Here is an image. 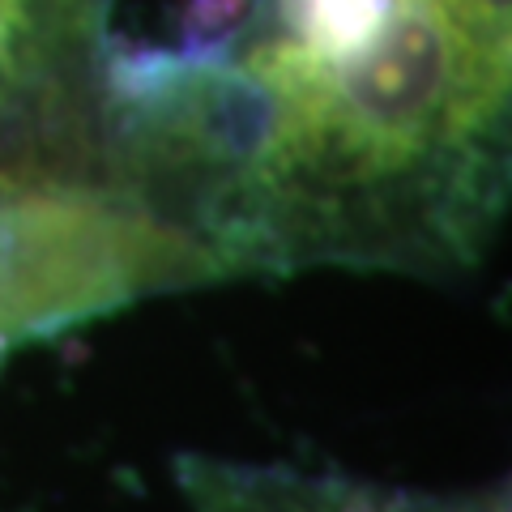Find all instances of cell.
<instances>
[{"label":"cell","instance_id":"1","mask_svg":"<svg viewBox=\"0 0 512 512\" xmlns=\"http://www.w3.org/2000/svg\"><path fill=\"white\" fill-rule=\"evenodd\" d=\"M504 0H389L359 43L282 35L235 69L239 154L205 214L214 269L461 261L504 188Z\"/></svg>","mask_w":512,"mask_h":512},{"label":"cell","instance_id":"2","mask_svg":"<svg viewBox=\"0 0 512 512\" xmlns=\"http://www.w3.org/2000/svg\"><path fill=\"white\" fill-rule=\"evenodd\" d=\"M39 0H0V116L18 107L43 47Z\"/></svg>","mask_w":512,"mask_h":512}]
</instances>
